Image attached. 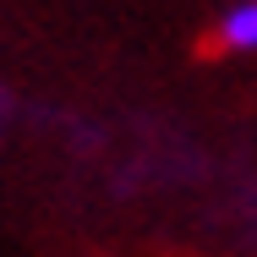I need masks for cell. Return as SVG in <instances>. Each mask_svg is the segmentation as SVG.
Here are the masks:
<instances>
[{
    "label": "cell",
    "mask_w": 257,
    "mask_h": 257,
    "mask_svg": "<svg viewBox=\"0 0 257 257\" xmlns=\"http://www.w3.org/2000/svg\"><path fill=\"white\" fill-rule=\"evenodd\" d=\"M219 44L235 50V55L257 50V0H235V6L219 17Z\"/></svg>",
    "instance_id": "obj_1"
}]
</instances>
